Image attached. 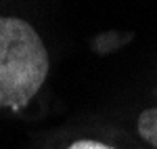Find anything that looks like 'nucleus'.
<instances>
[{"label":"nucleus","instance_id":"f257e3e1","mask_svg":"<svg viewBox=\"0 0 157 149\" xmlns=\"http://www.w3.org/2000/svg\"><path fill=\"white\" fill-rule=\"evenodd\" d=\"M48 72V50L34 25L19 17H0V109L25 107Z\"/></svg>","mask_w":157,"mask_h":149},{"label":"nucleus","instance_id":"f03ea898","mask_svg":"<svg viewBox=\"0 0 157 149\" xmlns=\"http://www.w3.org/2000/svg\"><path fill=\"white\" fill-rule=\"evenodd\" d=\"M136 130L143 141H147L149 145L157 147V107L145 109L136 120Z\"/></svg>","mask_w":157,"mask_h":149},{"label":"nucleus","instance_id":"7ed1b4c3","mask_svg":"<svg viewBox=\"0 0 157 149\" xmlns=\"http://www.w3.org/2000/svg\"><path fill=\"white\" fill-rule=\"evenodd\" d=\"M67 149H113V147L103 143V141H94V139H80V141L71 143Z\"/></svg>","mask_w":157,"mask_h":149}]
</instances>
